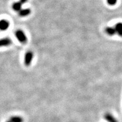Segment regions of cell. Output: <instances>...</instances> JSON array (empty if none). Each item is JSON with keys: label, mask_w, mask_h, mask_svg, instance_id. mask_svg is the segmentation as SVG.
<instances>
[{"label": "cell", "mask_w": 122, "mask_h": 122, "mask_svg": "<svg viewBox=\"0 0 122 122\" xmlns=\"http://www.w3.org/2000/svg\"><path fill=\"white\" fill-rule=\"evenodd\" d=\"M15 36H16V38L18 39V40L19 41L20 43L23 44L27 43V36L23 30L18 29V30H16L15 32Z\"/></svg>", "instance_id": "6da1fadb"}, {"label": "cell", "mask_w": 122, "mask_h": 122, "mask_svg": "<svg viewBox=\"0 0 122 122\" xmlns=\"http://www.w3.org/2000/svg\"><path fill=\"white\" fill-rule=\"evenodd\" d=\"M33 57H34V54L32 51H27L25 55H24V65L26 67H29L33 59Z\"/></svg>", "instance_id": "7a4b0ae2"}, {"label": "cell", "mask_w": 122, "mask_h": 122, "mask_svg": "<svg viewBox=\"0 0 122 122\" xmlns=\"http://www.w3.org/2000/svg\"><path fill=\"white\" fill-rule=\"evenodd\" d=\"M12 44V41L11 39L6 37V38L0 39V47H7Z\"/></svg>", "instance_id": "3957f363"}, {"label": "cell", "mask_w": 122, "mask_h": 122, "mask_svg": "<svg viewBox=\"0 0 122 122\" xmlns=\"http://www.w3.org/2000/svg\"><path fill=\"white\" fill-rule=\"evenodd\" d=\"M10 26V23L9 21L6 19H1L0 21V30H5L8 29Z\"/></svg>", "instance_id": "277c9868"}, {"label": "cell", "mask_w": 122, "mask_h": 122, "mask_svg": "<svg viewBox=\"0 0 122 122\" xmlns=\"http://www.w3.org/2000/svg\"><path fill=\"white\" fill-rule=\"evenodd\" d=\"M31 13V10L29 8H26V9H22L18 12V15L20 17H26V16H29Z\"/></svg>", "instance_id": "5b68a950"}, {"label": "cell", "mask_w": 122, "mask_h": 122, "mask_svg": "<svg viewBox=\"0 0 122 122\" xmlns=\"http://www.w3.org/2000/svg\"><path fill=\"white\" fill-rule=\"evenodd\" d=\"M114 28L116 34H117L119 36L122 37V23H118L116 24L114 26Z\"/></svg>", "instance_id": "8992f818"}, {"label": "cell", "mask_w": 122, "mask_h": 122, "mask_svg": "<svg viewBox=\"0 0 122 122\" xmlns=\"http://www.w3.org/2000/svg\"><path fill=\"white\" fill-rule=\"evenodd\" d=\"M22 6H23V5L19 1L15 2L12 5V8L15 11L19 12L20 10H22Z\"/></svg>", "instance_id": "52a82bcc"}, {"label": "cell", "mask_w": 122, "mask_h": 122, "mask_svg": "<svg viewBox=\"0 0 122 122\" xmlns=\"http://www.w3.org/2000/svg\"><path fill=\"white\" fill-rule=\"evenodd\" d=\"M104 118L108 122H118L117 120L109 113H107L106 114H105Z\"/></svg>", "instance_id": "ba28073f"}, {"label": "cell", "mask_w": 122, "mask_h": 122, "mask_svg": "<svg viewBox=\"0 0 122 122\" xmlns=\"http://www.w3.org/2000/svg\"><path fill=\"white\" fill-rule=\"evenodd\" d=\"M105 31L106 32V34L108 36H112L116 34L115 30L114 27H107L105 29Z\"/></svg>", "instance_id": "9c48e42d"}, {"label": "cell", "mask_w": 122, "mask_h": 122, "mask_svg": "<svg viewBox=\"0 0 122 122\" xmlns=\"http://www.w3.org/2000/svg\"><path fill=\"white\" fill-rule=\"evenodd\" d=\"M11 122H24V120L21 117L19 116H12L10 118Z\"/></svg>", "instance_id": "30bf717a"}, {"label": "cell", "mask_w": 122, "mask_h": 122, "mask_svg": "<svg viewBox=\"0 0 122 122\" xmlns=\"http://www.w3.org/2000/svg\"><path fill=\"white\" fill-rule=\"evenodd\" d=\"M107 3L110 6H114L117 3V0H107Z\"/></svg>", "instance_id": "8fae6325"}, {"label": "cell", "mask_w": 122, "mask_h": 122, "mask_svg": "<svg viewBox=\"0 0 122 122\" xmlns=\"http://www.w3.org/2000/svg\"><path fill=\"white\" fill-rule=\"evenodd\" d=\"M19 1L20 2L22 5H23V4H25L26 3H27V0H19Z\"/></svg>", "instance_id": "7c38bea8"}, {"label": "cell", "mask_w": 122, "mask_h": 122, "mask_svg": "<svg viewBox=\"0 0 122 122\" xmlns=\"http://www.w3.org/2000/svg\"><path fill=\"white\" fill-rule=\"evenodd\" d=\"M6 122H11V121H10V120H9L6 121Z\"/></svg>", "instance_id": "4fadbf2b"}]
</instances>
